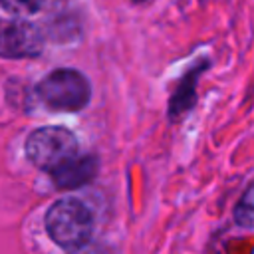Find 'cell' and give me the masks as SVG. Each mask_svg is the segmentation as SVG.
<instances>
[{
  "mask_svg": "<svg viewBox=\"0 0 254 254\" xmlns=\"http://www.w3.org/2000/svg\"><path fill=\"white\" fill-rule=\"evenodd\" d=\"M46 230L64 250H81L93 234V214L79 198H60L46 212Z\"/></svg>",
  "mask_w": 254,
  "mask_h": 254,
  "instance_id": "cell-1",
  "label": "cell"
},
{
  "mask_svg": "<svg viewBox=\"0 0 254 254\" xmlns=\"http://www.w3.org/2000/svg\"><path fill=\"white\" fill-rule=\"evenodd\" d=\"M26 155L40 171L54 175L79 157V147L69 129L46 125L28 135Z\"/></svg>",
  "mask_w": 254,
  "mask_h": 254,
  "instance_id": "cell-2",
  "label": "cell"
},
{
  "mask_svg": "<svg viewBox=\"0 0 254 254\" xmlns=\"http://www.w3.org/2000/svg\"><path fill=\"white\" fill-rule=\"evenodd\" d=\"M36 95L54 111H79L91 99V85L81 71L60 67L36 85Z\"/></svg>",
  "mask_w": 254,
  "mask_h": 254,
  "instance_id": "cell-3",
  "label": "cell"
},
{
  "mask_svg": "<svg viewBox=\"0 0 254 254\" xmlns=\"http://www.w3.org/2000/svg\"><path fill=\"white\" fill-rule=\"evenodd\" d=\"M44 50V36L38 26L26 20H0V58L28 60Z\"/></svg>",
  "mask_w": 254,
  "mask_h": 254,
  "instance_id": "cell-4",
  "label": "cell"
},
{
  "mask_svg": "<svg viewBox=\"0 0 254 254\" xmlns=\"http://www.w3.org/2000/svg\"><path fill=\"white\" fill-rule=\"evenodd\" d=\"M97 175V159L93 155H79L73 163L50 175L58 189H77L87 185Z\"/></svg>",
  "mask_w": 254,
  "mask_h": 254,
  "instance_id": "cell-5",
  "label": "cell"
},
{
  "mask_svg": "<svg viewBox=\"0 0 254 254\" xmlns=\"http://www.w3.org/2000/svg\"><path fill=\"white\" fill-rule=\"evenodd\" d=\"M202 67H204V65H196L194 69H190V71L183 77V81L179 83L177 91L173 93V97H171V105H169V115H171L173 119L179 117V115H183L185 111H189V109L192 107L194 97H196L194 87H196V79H198Z\"/></svg>",
  "mask_w": 254,
  "mask_h": 254,
  "instance_id": "cell-6",
  "label": "cell"
},
{
  "mask_svg": "<svg viewBox=\"0 0 254 254\" xmlns=\"http://www.w3.org/2000/svg\"><path fill=\"white\" fill-rule=\"evenodd\" d=\"M234 220L244 228H254V183L238 200L234 208Z\"/></svg>",
  "mask_w": 254,
  "mask_h": 254,
  "instance_id": "cell-7",
  "label": "cell"
},
{
  "mask_svg": "<svg viewBox=\"0 0 254 254\" xmlns=\"http://www.w3.org/2000/svg\"><path fill=\"white\" fill-rule=\"evenodd\" d=\"M46 0H0L2 8L14 16H32L42 10Z\"/></svg>",
  "mask_w": 254,
  "mask_h": 254,
  "instance_id": "cell-8",
  "label": "cell"
},
{
  "mask_svg": "<svg viewBox=\"0 0 254 254\" xmlns=\"http://www.w3.org/2000/svg\"><path fill=\"white\" fill-rule=\"evenodd\" d=\"M133 2H147V0H133Z\"/></svg>",
  "mask_w": 254,
  "mask_h": 254,
  "instance_id": "cell-9",
  "label": "cell"
}]
</instances>
